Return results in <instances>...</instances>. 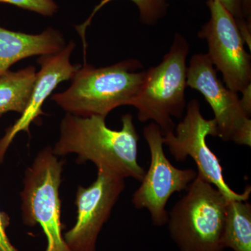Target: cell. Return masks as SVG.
<instances>
[{"label": "cell", "mask_w": 251, "mask_h": 251, "mask_svg": "<svg viewBox=\"0 0 251 251\" xmlns=\"http://www.w3.org/2000/svg\"><path fill=\"white\" fill-rule=\"evenodd\" d=\"M105 118L66 114L52 152L57 156L75 153L77 163L91 161L97 168H106L124 179L131 177L141 181L145 171L138 163L140 136L133 115L126 114L122 117L120 130L108 128Z\"/></svg>", "instance_id": "obj_1"}, {"label": "cell", "mask_w": 251, "mask_h": 251, "mask_svg": "<svg viewBox=\"0 0 251 251\" xmlns=\"http://www.w3.org/2000/svg\"><path fill=\"white\" fill-rule=\"evenodd\" d=\"M142 68L137 59L100 68L85 62L73 76L70 87L53 94L51 100L67 113L106 117L114 109L132 105L146 75V72H138Z\"/></svg>", "instance_id": "obj_2"}, {"label": "cell", "mask_w": 251, "mask_h": 251, "mask_svg": "<svg viewBox=\"0 0 251 251\" xmlns=\"http://www.w3.org/2000/svg\"><path fill=\"white\" fill-rule=\"evenodd\" d=\"M228 199L199 174L168 212V232L179 251H224Z\"/></svg>", "instance_id": "obj_3"}, {"label": "cell", "mask_w": 251, "mask_h": 251, "mask_svg": "<svg viewBox=\"0 0 251 251\" xmlns=\"http://www.w3.org/2000/svg\"><path fill=\"white\" fill-rule=\"evenodd\" d=\"M188 52L187 40L176 33L161 63L146 71L139 93L131 105L138 110L139 121H153L163 135L174 131L176 126L172 117L180 118L186 108Z\"/></svg>", "instance_id": "obj_4"}, {"label": "cell", "mask_w": 251, "mask_h": 251, "mask_svg": "<svg viewBox=\"0 0 251 251\" xmlns=\"http://www.w3.org/2000/svg\"><path fill=\"white\" fill-rule=\"evenodd\" d=\"M64 161L59 160L52 148L41 150L23 181L22 216L25 225H40L47 240L45 251H72L63 234L59 187Z\"/></svg>", "instance_id": "obj_5"}, {"label": "cell", "mask_w": 251, "mask_h": 251, "mask_svg": "<svg viewBox=\"0 0 251 251\" xmlns=\"http://www.w3.org/2000/svg\"><path fill=\"white\" fill-rule=\"evenodd\" d=\"M184 118L175 126L174 131L163 135L166 145L176 161L184 162L188 156L196 163L198 174L214 185L229 201H249L251 193L250 185L243 193L234 192L226 182L223 168L215 153L208 147V135L217 136V128L214 119L206 120L201 113L197 99H192L186 105Z\"/></svg>", "instance_id": "obj_6"}, {"label": "cell", "mask_w": 251, "mask_h": 251, "mask_svg": "<svg viewBox=\"0 0 251 251\" xmlns=\"http://www.w3.org/2000/svg\"><path fill=\"white\" fill-rule=\"evenodd\" d=\"M143 135L150 148V168L145 173L141 185L133 193L132 203L138 209L150 212L153 226L167 224V203L176 192L186 190L196 179L198 172L193 169H179L173 166L163 150V134L156 124L150 123L143 130Z\"/></svg>", "instance_id": "obj_7"}, {"label": "cell", "mask_w": 251, "mask_h": 251, "mask_svg": "<svg viewBox=\"0 0 251 251\" xmlns=\"http://www.w3.org/2000/svg\"><path fill=\"white\" fill-rule=\"evenodd\" d=\"M187 86L202 94L214 114L217 136L226 142L251 145L250 115L243 108L237 92L221 82L207 54H196L190 60Z\"/></svg>", "instance_id": "obj_8"}, {"label": "cell", "mask_w": 251, "mask_h": 251, "mask_svg": "<svg viewBox=\"0 0 251 251\" xmlns=\"http://www.w3.org/2000/svg\"><path fill=\"white\" fill-rule=\"evenodd\" d=\"M211 17L198 33L207 42L208 56L222 74L225 84L234 92L251 85V59L237 21L218 0H209Z\"/></svg>", "instance_id": "obj_9"}, {"label": "cell", "mask_w": 251, "mask_h": 251, "mask_svg": "<svg viewBox=\"0 0 251 251\" xmlns=\"http://www.w3.org/2000/svg\"><path fill=\"white\" fill-rule=\"evenodd\" d=\"M88 187L78 186L75 196L77 219L64 234L72 251H96L99 234L125 188V179L105 168Z\"/></svg>", "instance_id": "obj_10"}, {"label": "cell", "mask_w": 251, "mask_h": 251, "mask_svg": "<svg viewBox=\"0 0 251 251\" xmlns=\"http://www.w3.org/2000/svg\"><path fill=\"white\" fill-rule=\"evenodd\" d=\"M75 47L74 41H71L57 53L42 55L38 59L41 69L36 74L35 83L31 92L29 103L21 117L12 126L6 130L0 140V163L3 161L8 148L19 132L29 133V126L39 115H42L43 104L52 94V92L63 82L72 80L80 66L73 65L71 56Z\"/></svg>", "instance_id": "obj_11"}, {"label": "cell", "mask_w": 251, "mask_h": 251, "mask_svg": "<svg viewBox=\"0 0 251 251\" xmlns=\"http://www.w3.org/2000/svg\"><path fill=\"white\" fill-rule=\"evenodd\" d=\"M65 44L62 33L52 28L28 34L0 27V76L15 63L32 56L57 53Z\"/></svg>", "instance_id": "obj_12"}, {"label": "cell", "mask_w": 251, "mask_h": 251, "mask_svg": "<svg viewBox=\"0 0 251 251\" xmlns=\"http://www.w3.org/2000/svg\"><path fill=\"white\" fill-rule=\"evenodd\" d=\"M33 66L8 71L0 76V117L9 112L22 114L25 110L36 78Z\"/></svg>", "instance_id": "obj_13"}, {"label": "cell", "mask_w": 251, "mask_h": 251, "mask_svg": "<svg viewBox=\"0 0 251 251\" xmlns=\"http://www.w3.org/2000/svg\"><path fill=\"white\" fill-rule=\"evenodd\" d=\"M223 247L234 251H251V204L248 201H227Z\"/></svg>", "instance_id": "obj_14"}, {"label": "cell", "mask_w": 251, "mask_h": 251, "mask_svg": "<svg viewBox=\"0 0 251 251\" xmlns=\"http://www.w3.org/2000/svg\"><path fill=\"white\" fill-rule=\"evenodd\" d=\"M112 0H102L98 5L94 8L92 14L89 18L80 25L75 26L79 35L82 38V45H83V53L86 59L87 53V44L86 41L85 34L87 27L90 26L92 19L95 14L103 7L105 4H108ZM133 1L140 10V17L144 23H152L155 22L159 16H161L163 8H164V1L163 0H130Z\"/></svg>", "instance_id": "obj_15"}, {"label": "cell", "mask_w": 251, "mask_h": 251, "mask_svg": "<svg viewBox=\"0 0 251 251\" xmlns=\"http://www.w3.org/2000/svg\"><path fill=\"white\" fill-rule=\"evenodd\" d=\"M0 2L14 5L44 16H52L58 9L54 0H0Z\"/></svg>", "instance_id": "obj_16"}, {"label": "cell", "mask_w": 251, "mask_h": 251, "mask_svg": "<svg viewBox=\"0 0 251 251\" xmlns=\"http://www.w3.org/2000/svg\"><path fill=\"white\" fill-rule=\"evenodd\" d=\"M9 225V216L0 211V251H19L8 237L6 228Z\"/></svg>", "instance_id": "obj_17"}, {"label": "cell", "mask_w": 251, "mask_h": 251, "mask_svg": "<svg viewBox=\"0 0 251 251\" xmlns=\"http://www.w3.org/2000/svg\"><path fill=\"white\" fill-rule=\"evenodd\" d=\"M225 9L232 15L237 21L238 25L244 24L245 21L242 18V11L241 7V0H218Z\"/></svg>", "instance_id": "obj_18"}, {"label": "cell", "mask_w": 251, "mask_h": 251, "mask_svg": "<svg viewBox=\"0 0 251 251\" xmlns=\"http://www.w3.org/2000/svg\"><path fill=\"white\" fill-rule=\"evenodd\" d=\"M243 98L240 99L243 108L246 112L251 115V87L242 92Z\"/></svg>", "instance_id": "obj_19"}, {"label": "cell", "mask_w": 251, "mask_h": 251, "mask_svg": "<svg viewBox=\"0 0 251 251\" xmlns=\"http://www.w3.org/2000/svg\"><path fill=\"white\" fill-rule=\"evenodd\" d=\"M251 1V0H244V6H245L246 9H247V12L250 11Z\"/></svg>", "instance_id": "obj_20"}]
</instances>
